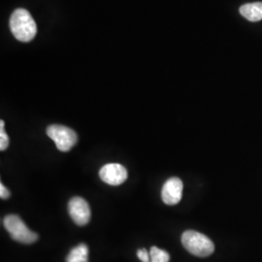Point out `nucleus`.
<instances>
[{"label": "nucleus", "instance_id": "6e6552de", "mask_svg": "<svg viewBox=\"0 0 262 262\" xmlns=\"http://www.w3.org/2000/svg\"><path fill=\"white\" fill-rule=\"evenodd\" d=\"M240 14L250 21H259L262 19V2L244 4L240 7Z\"/></svg>", "mask_w": 262, "mask_h": 262}, {"label": "nucleus", "instance_id": "7ed1b4c3", "mask_svg": "<svg viewBox=\"0 0 262 262\" xmlns=\"http://www.w3.org/2000/svg\"><path fill=\"white\" fill-rule=\"evenodd\" d=\"M3 225L9 232L11 238L17 242L32 244L37 241L38 235L28 228L19 215H6L3 220Z\"/></svg>", "mask_w": 262, "mask_h": 262}, {"label": "nucleus", "instance_id": "f8f14e48", "mask_svg": "<svg viewBox=\"0 0 262 262\" xmlns=\"http://www.w3.org/2000/svg\"><path fill=\"white\" fill-rule=\"evenodd\" d=\"M137 256L142 262H150V252L145 249H141L137 252Z\"/></svg>", "mask_w": 262, "mask_h": 262}, {"label": "nucleus", "instance_id": "423d86ee", "mask_svg": "<svg viewBox=\"0 0 262 262\" xmlns=\"http://www.w3.org/2000/svg\"><path fill=\"white\" fill-rule=\"evenodd\" d=\"M127 170L122 164L108 163L99 171V177L110 186H120L127 179Z\"/></svg>", "mask_w": 262, "mask_h": 262}, {"label": "nucleus", "instance_id": "9d476101", "mask_svg": "<svg viewBox=\"0 0 262 262\" xmlns=\"http://www.w3.org/2000/svg\"><path fill=\"white\" fill-rule=\"evenodd\" d=\"M170 255L167 252L157 247H151L150 250V262H169Z\"/></svg>", "mask_w": 262, "mask_h": 262}, {"label": "nucleus", "instance_id": "1a4fd4ad", "mask_svg": "<svg viewBox=\"0 0 262 262\" xmlns=\"http://www.w3.org/2000/svg\"><path fill=\"white\" fill-rule=\"evenodd\" d=\"M66 262H89L88 246L82 243L73 248L66 256Z\"/></svg>", "mask_w": 262, "mask_h": 262}, {"label": "nucleus", "instance_id": "39448f33", "mask_svg": "<svg viewBox=\"0 0 262 262\" xmlns=\"http://www.w3.org/2000/svg\"><path fill=\"white\" fill-rule=\"evenodd\" d=\"M68 212L76 225L83 226L91 220V208L82 197H73L68 203Z\"/></svg>", "mask_w": 262, "mask_h": 262}, {"label": "nucleus", "instance_id": "20e7f679", "mask_svg": "<svg viewBox=\"0 0 262 262\" xmlns=\"http://www.w3.org/2000/svg\"><path fill=\"white\" fill-rule=\"evenodd\" d=\"M47 134L55 142L56 148L61 151L71 150L78 141L75 131L60 124H52L48 126Z\"/></svg>", "mask_w": 262, "mask_h": 262}, {"label": "nucleus", "instance_id": "f257e3e1", "mask_svg": "<svg viewBox=\"0 0 262 262\" xmlns=\"http://www.w3.org/2000/svg\"><path fill=\"white\" fill-rule=\"evenodd\" d=\"M10 29L20 42H29L37 33V26L28 10H15L10 18Z\"/></svg>", "mask_w": 262, "mask_h": 262}, {"label": "nucleus", "instance_id": "f03ea898", "mask_svg": "<svg viewBox=\"0 0 262 262\" xmlns=\"http://www.w3.org/2000/svg\"><path fill=\"white\" fill-rule=\"evenodd\" d=\"M182 244L188 253L199 257L209 256L215 251V246L211 239L194 230H187L183 233Z\"/></svg>", "mask_w": 262, "mask_h": 262}, {"label": "nucleus", "instance_id": "9b49d317", "mask_svg": "<svg viewBox=\"0 0 262 262\" xmlns=\"http://www.w3.org/2000/svg\"><path fill=\"white\" fill-rule=\"evenodd\" d=\"M4 121L0 122V150H5L9 146V137L4 130Z\"/></svg>", "mask_w": 262, "mask_h": 262}, {"label": "nucleus", "instance_id": "0eeeda50", "mask_svg": "<svg viewBox=\"0 0 262 262\" xmlns=\"http://www.w3.org/2000/svg\"><path fill=\"white\" fill-rule=\"evenodd\" d=\"M183 182L182 180L173 177L165 182L161 190V198L166 205H176L183 195Z\"/></svg>", "mask_w": 262, "mask_h": 262}, {"label": "nucleus", "instance_id": "ddd939ff", "mask_svg": "<svg viewBox=\"0 0 262 262\" xmlns=\"http://www.w3.org/2000/svg\"><path fill=\"white\" fill-rule=\"evenodd\" d=\"M10 191L7 189V187H5L3 184L0 185V197L2 199H7L9 198Z\"/></svg>", "mask_w": 262, "mask_h": 262}]
</instances>
